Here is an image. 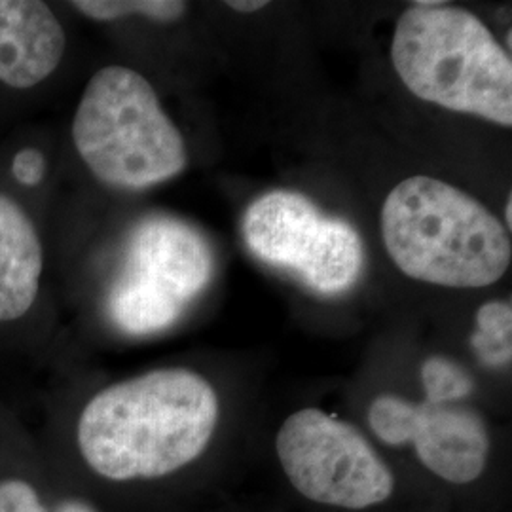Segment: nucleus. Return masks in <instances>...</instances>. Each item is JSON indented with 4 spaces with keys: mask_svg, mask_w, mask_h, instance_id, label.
Listing matches in <instances>:
<instances>
[{
    "mask_svg": "<svg viewBox=\"0 0 512 512\" xmlns=\"http://www.w3.org/2000/svg\"><path fill=\"white\" fill-rule=\"evenodd\" d=\"M219 416V397L203 376L162 368L101 389L80 414L76 442L107 480L164 478L202 458Z\"/></svg>",
    "mask_w": 512,
    "mask_h": 512,
    "instance_id": "1",
    "label": "nucleus"
},
{
    "mask_svg": "<svg viewBox=\"0 0 512 512\" xmlns=\"http://www.w3.org/2000/svg\"><path fill=\"white\" fill-rule=\"evenodd\" d=\"M382 238L403 274L439 287H490L511 264L503 222L463 190L427 175L408 177L387 194Z\"/></svg>",
    "mask_w": 512,
    "mask_h": 512,
    "instance_id": "2",
    "label": "nucleus"
},
{
    "mask_svg": "<svg viewBox=\"0 0 512 512\" xmlns=\"http://www.w3.org/2000/svg\"><path fill=\"white\" fill-rule=\"evenodd\" d=\"M391 59L423 101L511 128V55L475 14L446 4L408 8L395 25Z\"/></svg>",
    "mask_w": 512,
    "mask_h": 512,
    "instance_id": "3",
    "label": "nucleus"
},
{
    "mask_svg": "<svg viewBox=\"0 0 512 512\" xmlns=\"http://www.w3.org/2000/svg\"><path fill=\"white\" fill-rule=\"evenodd\" d=\"M82 162L101 183L143 190L181 175L183 135L143 74L112 65L93 74L73 118Z\"/></svg>",
    "mask_w": 512,
    "mask_h": 512,
    "instance_id": "4",
    "label": "nucleus"
},
{
    "mask_svg": "<svg viewBox=\"0 0 512 512\" xmlns=\"http://www.w3.org/2000/svg\"><path fill=\"white\" fill-rule=\"evenodd\" d=\"M215 274L209 241L188 222L148 217L129 234L124 266L107 296L112 323L148 336L177 323Z\"/></svg>",
    "mask_w": 512,
    "mask_h": 512,
    "instance_id": "5",
    "label": "nucleus"
},
{
    "mask_svg": "<svg viewBox=\"0 0 512 512\" xmlns=\"http://www.w3.org/2000/svg\"><path fill=\"white\" fill-rule=\"evenodd\" d=\"M275 454L294 490L315 505L366 511L387 503L397 480L365 435L319 408L291 414L275 435Z\"/></svg>",
    "mask_w": 512,
    "mask_h": 512,
    "instance_id": "6",
    "label": "nucleus"
},
{
    "mask_svg": "<svg viewBox=\"0 0 512 512\" xmlns=\"http://www.w3.org/2000/svg\"><path fill=\"white\" fill-rule=\"evenodd\" d=\"M243 238L253 255L291 270L321 294L351 289L365 264L363 241L349 222L323 215L304 194L289 190L268 192L249 205Z\"/></svg>",
    "mask_w": 512,
    "mask_h": 512,
    "instance_id": "7",
    "label": "nucleus"
},
{
    "mask_svg": "<svg viewBox=\"0 0 512 512\" xmlns=\"http://www.w3.org/2000/svg\"><path fill=\"white\" fill-rule=\"evenodd\" d=\"M368 425L387 446L414 444L421 465L454 486L476 482L490 461L488 425L467 404L380 395L368 408Z\"/></svg>",
    "mask_w": 512,
    "mask_h": 512,
    "instance_id": "8",
    "label": "nucleus"
},
{
    "mask_svg": "<svg viewBox=\"0 0 512 512\" xmlns=\"http://www.w3.org/2000/svg\"><path fill=\"white\" fill-rule=\"evenodd\" d=\"M65 31L48 4L0 0V82L29 90L55 73L65 54Z\"/></svg>",
    "mask_w": 512,
    "mask_h": 512,
    "instance_id": "9",
    "label": "nucleus"
},
{
    "mask_svg": "<svg viewBox=\"0 0 512 512\" xmlns=\"http://www.w3.org/2000/svg\"><path fill=\"white\" fill-rule=\"evenodd\" d=\"M42 270L44 251L33 220L16 200L0 194V323L33 308Z\"/></svg>",
    "mask_w": 512,
    "mask_h": 512,
    "instance_id": "10",
    "label": "nucleus"
},
{
    "mask_svg": "<svg viewBox=\"0 0 512 512\" xmlns=\"http://www.w3.org/2000/svg\"><path fill=\"white\" fill-rule=\"evenodd\" d=\"M476 330L471 348L478 361L490 368H503L512 361L511 302L494 300L476 311Z\"/></svg>",
    "mask_w": 512,
    "mask_h": 512,
    "instance_id": "11",
    "label": "nucleus"
},
{
    "mask_svg": "<svg viewBox=\"0 0 512 512\" xmlns=\"http://www.w3.org/2000/svg\"><path fill=\"white\" fill-rule=\"evenodd\" d=\"M71 6L95 21L145 16L160 23H173L183 18L188 8L181 0H76Z\"/></svg>",
    "mask_w": 512,
    "mask_h": 512,
    "instance_id": "12",
    "label": "nucleus"
},
{
    "mask_svg": "<svg viewBox=\"0 0 512 512\" xmlns=\"http://www.w3.org/2000/svg\"><path fill=\"white\" fill-rule=\"evenodd\" d=\"M421 385L429 403H463L475 391L465 366L448 357H429L421 365Z\"/></svg>",
    "mask_w": 512,
    "mask_h": 512,
    "instance_id": "13",
    "label": "nucleus"
},
{
    "mask_svg": "<svg viewBox=\"0 0 512 512\" xmlns=\"http://www.w3.org/2000/svg\"><path fill=\"white\" fill-rule=\"evenodd\" d=\"M0 512H46L37 490L23 480L0 482Z\"/></svg>",
    "mask_w": 512,
    "mask_h": 512,
    "instance_id": "14",
    "label": "nucleus"
},
{
    "mask_svg": "<svg viewBox=\"0 0 512 512\" xmlns=\"http://www.w3.org/2000/svg\"><path fill=\"white\" fill-rule=\"evenodd\" d=\"M226 6L232 8L234 12L253 14V12H258V10L266 8L268 2H264V0H230V2H226Z\"/></svg>",
    "mask_w": 512,
    "mask_h": 512,
    "instance_id": "15",
    "label": "nucleus"
},
{
    "mask_svg": "<svg viewBox=\"0 0 512 512\" xmlns=\"http://www.w3.org/2000/svg\"><path fill=\"white\" fill-rule=\"evenodd\" d=\"M54 512H97L93 507L78 499H67L55 507Z\"/></svg>",
    "mask_w": 512,
    "mask_h": 512,
    "instance_id": "16",
    "label": "nucleus"
},
{
    "mask_svg": "<svg viewBox=\"0 0 512 512\" xmlns=\"http://www.w3.org/2000/svg\"><path fill=\"white\" fill-rule=\"evenodd\" d=\"M505 220H507V230L512 226V196L507 198V207H505Z\"/></svg>",
    "mask_w": 512,
    "mask_h": 512,
    "instance_id": "17",
    "label": "nucleus"
}]
</instances>
